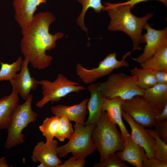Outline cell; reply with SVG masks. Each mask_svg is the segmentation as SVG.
Instances as JSON below:
<instances>
[{"label": "cell", "instance_id": "24", "mask_svg": "<svg viewBox=\"0 0 167 167\" xmlns=\"http://www.w3.org/2000/svg\"><path fill=\"white\" fill-rule=\"evenodd\" d=\"M22 60V57L20 56L11 64L4 63L0 61L1 65L0 81L6 80L10 81L14 79L17 75V72L21 69Z\"/></svg>", "mask_w": 167, "mask_h": 167}, {"label": "cell", "instance_id": "36", "mask_svg": "<svg viewBox=\"0 0 167 167\" xmlns=\"http://www.w3.org/2000/svg\"><path fill=\"white\" fill-rule=\"evenodd\" d=\"M37 167H45V165L44 164L41 163H40L39 165H37Z\"/></svg>", "mask_w": 167, "mask_h": 167}, {"label": "cell", "instance_id": "5", "mask_svg": "<svg viewBox=\"0 0 167 167\" xmlns=\"http://www.w3.org/2000/svg\"><path fill=\"white\" fill-rule=\"evenodd\" d=\"M99 88L106 98L119 97L124 101L143 95L144 90L137 85L135 77L123 73L110 74L107 79L99 84Z\"/></svg>", "mask_w": 167, "mask_h": 167}, {"label": "cell", "instance_id": "6", "mask_svg": "<svg viewBox=\"0 0 167 167\" xmlns=\"http://www.w3.org/2000/svg\"><path fill=\"white\" fill-rule=\"evenodd\" d=\"M95 125L85 126L75 123L74 132L65 144L58 147L57 152L60 158L66 157L69 153L78 158L85 159L96 150L91 135Z\"/></svg>", "mask_w": 167, "mask_h": 167}, {"label": "cell", "instance_id": "13", "mask_svg": "<svg viewBox=\"0 0 167 167\" xmlns=\"http://www.w3.org/2000/svg\"><path fill=\"white\" fill-rule=\"evenodd\" d=\"M58 145V142L55 139L49 144L42 141L37 142L31 156L32 161L41 163L45 167H58L62 162L57 154Z\"/></svg>", "mask_w": 167, "mask_h": 167}, {"label": "cell", "instance_id": "12", "mask_svg": "<svg viewBox=\"0 0 167 167\" xmlns=\"http://www.w3.org/2000/svg\"><path fill=\"white\" fill-rule=\"evenodd\" d=\"M29 63L26 58L23 60L19 73L14 79L10 81L12 90L19 94L25 100L28 97L31 91L35 90L39 84V81L31 75L28 67Z\"/></svg>", "mask_w": 167, "mask_h": 167}, {"label": "cell", "instance_id": "34", "mask_svg": "<svg viewBox=\"0 0 167 167\" xmlns=\"http://www.w3.org/2000/svg\"><path fill=\"white\" fill-rule=\"evenodd\" d=\"M150 0H128L126 2H122L123 3L126 4H129L133 7L137 4L146 2ZM162 2L165 6L167 5V0H156Z\"/></svg>", "mask_w": 167, "mask_h": 167}, {"label": "cell", "instance_id": "20", "mask_svg": "<svg viewBox=\"0 0 167 167\" xmlns=\"http://www.w3.org/2000/svg\"><path fill=\"white\" fill-rule=\"evenodd\" d=\"M142 97L148 102L162 110L167 103V84L157 83L145 90Z\"/></svg>", "mask_w": 167, "mask_h": 167}, {"label": "cell", "instance_id": "29", "mask_svg": "<svg viewBox=\"0 0 167 167\" xmlns=\"http://www.w3.org/2000/svg\"><path fill=\"white\" fill-rule=\"evenodd\" d=\"M154 127L159 136L167 143V120L155 122Z\"/></svg>", "mask_w": 167, "mask_h": 167}, {"label": "cell", "instance_id": "35", "mask_svg": "<svg viewBox=\"0 0 167 167\" xmlns=\"http://www.w3.org/2000/svg\"><path fill=\"white\" fill-rule=\"evenodd\" d=\"M5 157L0 158V167H8Z\"/></svg>", "mask_w": 167, "mask_h": 167}, {"label": "cell", "instance_id": "18", "mask_svg": "<svg viewBox=\"0 0 167 167\" xmlns=\"http://www.w3.org/2000/svg\"><path fill=\"white\" fill-rule=\"evenodd\" d=\"M124 100L116 97L105 99L102 106V112L105 111L109 119L118 125L124 139L130 135L122 120V105Z\"/></svg>", "mask_w": 167, "mask_h": 167}, {"label": "cell", "instance_id": "4", "mask_svg": "<svg viewBox=\"0 0 167 167\" xmlns=\"http://www.w3.org/2000/svg\"><path fill=\"white\" fill-rule=\"evenodd\" d=\"M32 100L33 96L30 94L24 103L18 104L14 109L7 128L6 149H9L23 143L25 140L23 130L29 124L36 121L38 114L32 109Z\"/></svg>", "mask_w": 167, "mask_h": 167}, {"label": "cell", "instance_id": "9", "mask_svg": "<svg viewBox=\"0 0 167 167\" xmlns=\"http://www.w3.org/2000/svg\"><path fill=\"white\" fill-rule=\"evenodd\" d=\"M122 109L136 122L145 128L154 127L156 117L161 110L140 96L124 101Z\"/></svg>", "mask_w": 167, "mask_h": 167}, {"label": "cell", "instance_id": "37", "mask_svg": "<svg viewBox=\"0 0 167 167\" xmlns=\"http://www.w3.org/2000/svg\"><path fill=\"white\" fill-rule=\"evenodd\" d=\"M77 0L78 2H80L81 4H82L83 0Z\"/></svg>", "mask_w": 167, "mask_h": 167}, {"label": "cell", "instance_id": "16", "mask_svg": "<svg viewBox=\"0 0 167 167\" xmlns=\"http://www.w3.org/2000/svg\"><path fill=\"white\" fill-rule=\"evenodd\" d=\"M88 99L85 98L79 103L71 106L59 104L53 106L51 111L54 116L59 118L65 116L75 123L84 125L88 113L87 104Z\"/></svg>", "mask_w": 167, "mask_h": 167}, {"label": "cell", "instance_id": "27", "mask_svg": "<svg viewBox=\"0 0 167 167\" xmlns=\"http://www.w3.org/2000/svg\"><path fill=\"white\" fill-rule=\"evenodd\" d=\"M59 124L55 137L59 141L63 142L65 139H69L74 132L72 124L70 121L65 116L59 118Z\"/></svg>", "mask_w": 167, "mask_h": 167}, {"label": "cell", "instance_id": "32", "mask_svg": "<svg viewBox=\"0 0 167 167\" xmlns=\"http://www.w3.org/2000/svg\"><path fill=\"white\" fill-rule=\"evenodd\" d=\"M151 70L157 83L167 84V71L160 70Z\"/></svg>", "mask_w": 167, "mask_h": 167}, {"label": "cell", "instance_id": "23", "mask_svg": "<svg viewBox=\"0 0 167 167\" xmlns=\"http://www.w3.org/2000/svg\"><path fill=\"white\" fill-rule=\"evenodd\" d=\"M59 118L55 116L46 118L39 129L45 138L46 143L49 144L54 140L58 129L59 124Z\"/></svg>", "mask_w": 167, "mask_h": 167}, {"label": "cell", "instance_id": "1", "mask_svg": "<svg viewBox=\"0 0 167 167\" xmlns=\"http://www.w3.org/2000/svg\"><path fill=\"white\" fill-rule=\"evenodd\" d=\"M55 19L50 12H40L34 15L29 25L21 29V52L35 69H45L51 64L53 58L46 52L54 48L57 41L64 36L61 32L53 35L49 32L50 25Z\"/></svg>", "mask_w": 167, "mask_h": 167}, {"label": "cell", "instance_id": "19", "mask_svg": "<svg viewBox=\"0 0 167 167\" xmlns=\"http://www.w3.org/2000/svg\"><path fill=\"white\" fill-rule=\"evenodd\" d=\"M18 94L12 93L0 99V129H7L13 112L18 104Z\"/></svg>", "mask_w": 167, "mask_h": 167}, {"label": "cell", "instance_id": "3", "mask_svg": "<svg viewBox=\"0 0 167 167\" xmlns=\"http://www.w3.org/2000/svg\"><path fill=\"white\" fill-rule=\"evenodd\" d=\"M91 138L96 150L99 153L101 162L124 148V139L121 132L105 111L102 112L92 132Z\"/></svg>", "mask_w": 167, "mask_h": 167}, {"label": "cell", "instance_id": "25", "mask_svg": "<svg viewBox=\"0 0 167 167\" xmlns=\"http://www.w3.org/2000/svg\"><path fill=\"white\" fill-rule=\"evenodd\" d=\"M82 11L77 20V23L84 31L87 32V28L85 26L84 19L86 12L89 8L94 9L95 12L99 13L103 10L104 6L102 5L101 0H83Z\"/></svg>", "mask_w": 167, "mask_h": 167}, {"label": "cell", "instance_id": "10", "mask_svg": "<svg viewBox=\"0 0 167 167\" xmlns=\"http://www.w3.org/2000/svg\"><path fill=\"white\" fill-rule=\"evenodd\" d=\"M147 31L143 37L146 45L143 53L139 57L135 58L131 57L133 60L139 64L144 62L153 55L160 47L167 45V28L158 30L155 29L147 22L144 28Z\"/></svg>", "mask_w": 167, "mask_h": 167}, {"label": "cell", "instance_id": "8", "mask_svg": "<svg viewBox=\"0 0 167 167\" xmlns=\"http://www.w3.org/2000/svg\"><path fill=\"white\" fill-rule=\"evenodd\" d=\"M132 52L129 51L125 54L120 60L117 58L115 53H110L99 62L97 67L91 69L86 68L78 63L75 67L76 75L85 84L95 83L100 78L110 75L115 69L129 66V63L125 58L130 55Z\"/></svg>", "mask_w": 167, "mask_h": 167}, {"label": "cell", "instance_id": "17", "mask_svg": "<svg viewBox=\"0 0 167 167\" xmlns=\"http://www.w3.org/2000/svg\"><path fill=\"white\" fill-rule=\"evenodd\" d=\"M124 144L123 149L116 152L117 156L133 166L142 167L143 161L147 158L143 149L134 141L131 135L124 139Z\"/></svg>", "mask_w": 167, "mask_h": 167}, {"label": "cell", "instance_id": "15", "mask_svg": "<svg viewBox=\"0 0 167 167\" xmlns=\"http://www.w3.org/2000/svg\"><path fill=\"white\" fill-rule=\"evenodd\" d=\"M87 89L90 93V97L87 104L88 116L84 125H96L101 118L105 98L99 90L98 84L94 83L89 84Z\"/></svg>", "mask_w": 167, "mask_h": 167}, {"label": "cell", "instance_id": "28", "mask_svg": "<svg viewBox=\"0 0 167 167\" xmlns=\"http://www.w3.org/2000/svg\"><path fill=\"white\" fill-rule=\"evenodd\" d=\"M93 167H127L124 162L119 158L116 153L103 161L95 163Z\"/></svg>", "mask_w": 167, "mask_h": 167}, {"label": "cell", "instance_id": "31", "mask_svg": "<svg viewBox=\"0 0 167 167\" xmlns=\"http://www.w3.org/2000/svg\"><path fill=\"white\" fill-rule=\"evenodd\" d=\"M167 162L161 161L155 157L147 158L143 161L142 167H167Z\"/></svg>", "mask_w": 167, "mask_h": 167}, {"label": "cell", "instance_id": "33", "mask_svg": "<svg viewBox=\"0 0 167 167\" xmlns=\"http://www.w3.org/2000/svg\"><path fill=\"white\" fill-rule=\"evenodd\" d=\"M167 120V103H166L161 112L156 115L155 122Z\"/></svg>", "mask_w": 167, "mask_h": 167}, {"label": "cell", "instance_id": "30", "mask_svg": "<svg viewBox=\"0 0 167 167\" xmlns=\"http://www.w3.org/2000/svg\"><path fill=\"white\" fill-rule=\"evenodd\" d=\"M85 163V159L79 158L72 156L58 167H84Z\"/></svg>", "mask_w": 167, "mask_h": 167}, {"label": "cell", "instance_id": "26", "mask_svg": "<svg viewBox=\"0 0 167 167\" xmlns=\"http://www.w3.org/2000/svg\"><path fill=\"white\" fill-rule=\"evenodd\" d=\"M146 130L153 137L155 141L154 157L161 161L167 162V143L161 139L154 130L151 129Z\"/></svg>", "mask_w": 167, "mask_h": 167}, {"label": "cell", "instance_id": "11", "mask_svg": "<svg viewBox=\"0 0 167 167\" xmlns=\"http://www.w3.org/2000/svg\"><path fill=\"white\" fill-rule=\"evenodd\" d=\"M122 116L131 128L132 139L143 149L147 157L150 158L154 157L155 141L153 137L145 127L136 122L123 110Z\"/></svg>", "mask_w": 167, "mask_h": 167}, {"label": "cell", "instance_id": "14", "mask_svg": "<svg viewBox=\"0 0 167 167\" xmlns=\"http://www.w3.org/2000/svg\"><path fill=\"white\" fill-rule=\"evenodd\" d=\"M46 2L47 0H13L15 19L21 29L31 23L37 7Z\"/></svg>", "mask_w": 167, "mask_h": 167}, {"label": "cell", "instance_id": "7", "mask_svg": "<svg viewBox=\"0 0 167 167\" xmlns=\"http://www.w3.org/2000/svg\"><path fill=\"white\" fill-rule=\"evenodd\" d=\"M41 85L43 97L36 104V106L41 109L48 103H52L60 101L63 97L72 92H77L87 89L79 85L78 83L71 81L61 73L58 75L53 81L46 79L39 81Z\"/></svg>", "mask_w": 167, "mask_h": 167}, {"label": "cell", "instance_id": "22", "mask_svg": "<svg viewBox=\"0 0 167 167\" xmlns=\"http://www.w3.org/2000/svg\"><path fill=\"white\" fill-rule=\"evenodd\" d=\"M130 73L131 75L135 77L137 85L143 90L148 88L157 84L154 76L150 69L136 67L131 70Z\"/></svg>", "mask_w": 167, "mask_h": 167}, {"label": "cell", "instance_id": "21", "mask_svg": "<svg viewBox=\"0 0 167 167\" xmlns=\"http://www.w3.org/2000/svg\"><path fill=\"white\" fill-rule=\"evenodd\" d=\"M140 66L143 68L167 71V45L160 47L151 58Z\"/></svg>", "mask_w": 167, "mask_h": 167}, {"label": "cell", "instance_id": "2", "mask_svg": "<svg viewBox=\"0 0 167 167\" xmlns=\"http://www.w3.org/2000/svg\"><path fill=\"white\" fill-rule=\"evenodd\" d=\"M103 9L108 12L110 18L108 29L112 31H122L131 38L133 44L132 51L140 50L141 43H144L142 32L147 21L153 16L152 13L138 17L133 15L131 10L133 7L122 2L106 3Z\"/></svg>", "mask_w": 167, "mask_h": 167}]
</instances>
